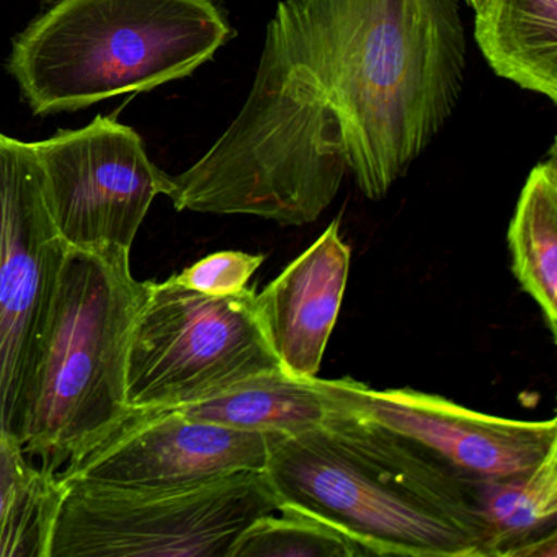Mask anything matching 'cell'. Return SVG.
Segmentation results:
<instances>
[{
  "label": "cell",
  "mask_w": 557,
  "mask_h": 557,
  "mask_svg": "<svg viewBox=\"0 0 557 557\" xmlns=\"http://www.w3.org/2000/svg\"><path fill=\"white\" fill-rule=\"evenodd\" d=\"M259 66L338 136L361 194L383 200L461 97L458 0H283Z\"/></svg>",
  "instance_id": "obj_1"
},
{
  "label": "cell",
  "mask_w": 557,
  "mask_h": 557,
  "mask_svg": "<svg viewBox=\"0 0 557 557\" xmlns=\"http://www.w3.org/2000/svg\"><path fill=\"white\" fill-rule=\"evenodd\" d=\"M263 474L278 511L325 524L364 556L488 557L478 481L355 407L276 436Z\"/></svg>",
  "instance_id": "obj_2"
},
{
  "label": "cell",
  "mask_w": 557,
  "mask_h": 557,
  "mask_svg": "<svg viewBox=\"0 0 557 557\" xmlns=\"http://www.w3.org/2000/svg\"><path fill=\"white\" fill-rule=\"evenodd\" d=\"M233 37L214 0H58L12 41L34 115L76 112L184 79Z\"/></svg>",
  "instance_id": "obj_3"
},
{
  "label": "cell",
  "mask_w": 557,
  "mask_h": 557,
  "mask_svg": "<svg viewBox=\"0 0 557 557\" xmlns=\"http://www.w3.org/2000/svg\"><path fill=\"white\" fill-rule=\"evenodd\" d=\"M146 295L132 250L67 246L18 440L45 471H61L128 416L129 341Z\"/></svg>",
  "instance_id": "obj_4"
},
{
  "label": "cell",
  "mask_w": 557,
  "mask_h": 557,
  "mask_svg": "<svg viewBox=\"0 0 557 557\" xmlns=\"http://www.w3.org/2000/svg\"><path fill=\"white\" fill-rule=\"evenodd\" d=\"M64 484L50 557H227L253 520L278 511L263 471L177 485Z\"/></svg>",
  "instance_id": "obj_5"
},
{
  "label": "cell",
  "mask_w": 557,
  "mask_h": 557,
  "mask_svg": "<svg viewBox=\"0 0 557 557\" xmlns=\"http://www.w3.org/2000/svg\"><path fill=\"white\" fill-rule=\"evenodd\" d=\"M282 370L256 309V289L211 296L148 282L126 363L129 410H171Z\"/></svg>",
  "instance_id": "obj_6"
},
{
  "label": "cell",
  "mask_w": 557,
  "mask_h": 557,
  "mask_svg": "<svg viewBox=\"0 0 557 557\" xmlns=\"http://www.w3.org/2000/svg\"><path fill=\"white\" fill-rule=\"evenodd\" d=\"M67 244L30 143L0 133V443L18 446L28 384Z\"/></svg>",
  "instance_id": "obj_7"
},
{
  "label": "cell",
  "mask_w": 557,
  "mask_h": 557,
  "mask_svg": "<svg viewBox=\"0 0 557 557\" xmlns=\"http://www.w3.org/2000/svg\"><path fill=\"white\" fill-rule=\"evenodd\" d=\"M30 145L67 246L132 250L152 201L171 191V175L149 159L141 136L110 116Z\"/></svg>",
  "instance_id": "obj_8"
},
{
  "label": "cell",
  "mask_w": 557,
  "mask_h": 557,
  "mask_svg": "<svg viewBox=\"0 0 557 557\" xmlns=\"http://www.w3.org/2000/svg\"><path fill=\"white\" fill-rule=\"evenodd\" d=\"M275 433L191 419L177 410H129L89 451L57 472L61 481L177 485L263 471Z\"/></svg>",
  "instance_id": "obj_9"
},
{
  "label": "cell",
  "mask_w": 557,
  "mask_h": 557,
  "mask_svg": "<svg viewBox=\"0 0 557 557\" xmlns=\"http://www.w3.org/2000/svg\"><path fill=\"white\" fill-rule=\"evenodd\" d=\"M355 409L413 440L474 481L510 478L536 468L557 448L556 419H505L410 387L358 384Z\"/></svg>",
  "instance_id": "obj_10"
},
{
  "label": "cell",
  "mask_w": 557,
  "mask_h": 557,
  "mask_svg": "<svg viewBox=\"0 0 557 557\" xmlns=\"http://www.w3.org/2000/svg\"><path fill=\"white\" fill-rule=\"evenodd\" d=\"M351 250L335 220L308 250L256 293V309L282 370L318 377L347 289Z\"/></svg>",
  "instance_id": "obj_11"
},
{
  "label": "cell",
  "mask_w": 557,
  "mask_h": 557,
  "mask_svg": "<svg viewBox=\"0 0 557 557\" xmlns=\"http://www.w3.org/2000/svg\"><path fill=\"white\" fill-rule=\"evenodd\" d=\"M358 384L351 377L299 380L280 370L171 410L236 429L293 436L318 429L334 413L355 407Z\"/></svg>",
  "instance_id": "obj_12"
},
{
  "label": "cell",
  "mask_w": 557,
  "mask_h": 557,
  "mask_svg": "<svg viewBox=\"0 0 557 557\" xmlns=\"http://www.w3.org/2000/svg\"><path fill=\"white\" fill-rule=\"evenodd\" d=\"M474 40L498 77L557 103V0H487Z\"/></svg>",
  "instance_id": "obj_13"
},
{
  "label": "cell",
  "mask_w": 557,
  "mask_h": 557,
  "mask_svg": "<svg viewBox=\"0 0 557 557\" xmlns=\"http://www.w3.org/2000/svg\"><path fill=\"white\" fill-rule=\"evenodd\" d=\"M511 270L527 295L540 306L550 335H557V156L528 175L507 234Z\"/></svg>",
  "instance_id": "obj_14"
},
{
  "label": "cell",
  "mask_w": 557,
  "mask_h": 557,
  "mask_svg": "<svg viewBox=\"0 0 557 557\" xmlns=\"http://www.w3.org/2000/svg\"><path fill=\"white\" fill-rule=\"evenodd\" d=\"M475 492L488 557H510L523 544L557 531V448L530 472L475 482Z\"/></svg>",
  "instance_id": "obj_15"
},
{
  "label": "cell",
  "mask_w": 557,
  "mask_h": 557,
  "mask_svg": "<svg viewBox=\"0 0 557 557\" xmlns=\"http://www.w3.org/2000/svg\"><path fill=\"white\" fill-rule=\"evenodd\" d=\"M66 484L28 459L0 518V557H50Z\"/></svg>",
  "instance_id": "obj_16"
},
{
  "label": "cell",
  "mask_w": 557,
  "mask_h": 557,
  "mask_svg": "<svg viewBox=\"0 0 557 557\" xmlns=\"http://www.w3.org/2000/svg\"><path fill=\"white\" fill-rule=\"evenodd\" d=\"M263 515L231 546L227 557H364L337 531L298 513Z\"/></svg>",
  "instance_id": "obj_17"
},
{
  "label": "cell",
  "mask_w": 557,
  "mask_h": 557,
  "mask_svg": "<svg viewBox=\"0 0 557 557\" xmlns=\"http://www.w3.org/2000/svg\"><path fill=\"white\" fill-rule=\"evenodd\" d=\"M265 256L262 253L226 252L211 253L191 267L172 275L178 285L211 296L237 295L247 288L253 273L260 269Z\"/></svg>",
  "instance_id": "obj_18"
},
{
  "label": "cell",
  "mask_w": 557,
  "mask_h": 557,
  "mask_svg": "<svg viewBox=\"0 0 557 557\" xmlns=\"http://www.w3.org/2000/svg\"><path fill=\"white\" fill-rule=\"evenodd\" d=\"M27 461L28 458L21 448L0 443V518L4 515L12 488Z\"/></svg>",
  "instance_id": "obj_19"
},
{
  "label": "cell",
  "mask_w": 557,
  "mask_h": 557,
  "mask_svg": "<svg viewBox=\"0 0 557 557\" xmlns=\"http://www.w3.org/2000/svg\"><path fill=\"white\" fill-rule=\"evenodd\" d=\"M510 557H557V531L523 544Z\"/></svg>",
  "instance_id": "obj_20"
},
{
  "label": "cell",
  "mask_w": 557,
  "mask_h": 557,
  "mask_svg": "<svg viewBox=\"0 0 557 557\" xmlns=\"http://www.w3.org/2000/svg\"><path fill=\"white\" fill-rule=\"evenodd\" d=\"M468 2L469 8L474 9V12L482 11L484 5L487 4V0H466Z\"/></svg>",
  "instance_id": "obj_21"
}]
</instances>
